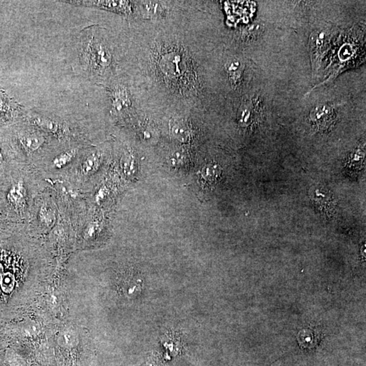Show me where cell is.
<instances>
[{"label": "cell", "instance_id": "obj_1", "mask_svg": "<svg viewBox=\"0 0 366 366\" xmlns=\"http://www.w3.org/2000/svg\"><path fill=\"white\" fill-rule=\"evenodd\" d=\"M32 239H0V323L14 316L39 292L45 273V257Z\"/></svg>", "mask_w": 366, "mask_h": 366}, {"label": "cell", "instance_id": "obj_3", "mask_svg": "<svg viewBox=\"0 0 366 366\" xmlns=\"http://www.w3.org/2000/svg\"><path fill=\"white\" fill-rule=\"evenodd\" d=\"M30 122L35 128L58 139L70 136V127L65 122L57 118L35 113L30 116Z\"/></svg>", "mask_w": 366, "mask_h": 366}, {"label": "cell", "instance_id": "obj_7", "mask_svg": "<svg viewBox=\"0 0 366 366\" xmlns=\"http://www.w3.org/2000/svg\"><path fill=\"white\" fill-rule=\"evenodd\" d=\"M220 170L218 166L208 164L201 168L197 173V182L203 189H209L216 184L220 176Z\"/></svg>", "mask_w": 366, "mask_h": 366}, {"label": "cell", "instance_id": "obj_10", "mask_svg": "<svg viewBox=\"0 0 366 366\" xmlns=\"http://www.w3.org/2000/svg\"><path fill=\"white\" fill-rule=\"evenodd\" d=\"M119 282L118 286L119 290H122L123 294L126 296H136L141 292L142 287V281L138 276L132 273H124V276L118 279Z\"/></svg>", "mask_w": 366, "mask_h": 366}, {"label": "cell", "instance_id": "obj_16", "mask_svg": "<svg viewBox=\"0 0 366 366\" xmlns=\"http://www.w3.org/2000/svg\"><path fill=\"white\" fill-rule=\"evenodd\" d=\"M4 156L3 150H2V147H0V164H2L4 162Z\"/></svg>", "mask_w": 366, "mask_h": 366}, {"label": "cell", "instance_id": "obj_11", "mask_svg": "<svg viewBox=\"0 0 366 366\" xmlns=\"http://www.w3.org/2000/svg\"><path fill=\"white\" fill-rule=\"evenodd\" d=\"M169 129L170 134L176 140L182 143L189 142L191 130L184 120L179 118H172L169 122Z\"/></svg>", "mask_w": 366, "mask_h": 366}, {"label": "cell", "instance_id": "obj_8", "mask_svg": "<svg viewBox=\"0 0 366 366\" xmlns=\"http://www.w3.org/2000/svg\"><path fill=\"white\" fill-rule=\"evenodd\" d=\"M111 99V110L115 116H122L130 107V97L128 91L124 87L118 86L114 89Z\"/></svg>", "mask_w": 366, "mask_h": 366}, {"label": "cell", "instance_id": "obj_9", "mask_svg": "<svg viewBox=\"0 0 366 366\" xmlns=\"http://www.w3.org/2000/svg\"><path fill=\"white\" fill-rule=\"evenodd\" d=\"M334 116L335 113L332 107L326 105H320L312 111L311 120L319 129H326L332 124Z\"/></svg>", "mask_w": 366, "mask_h": 366}, {"label": "cell", "instance_id": "obj_13", "mask_svg": "<svg viewBox=\"0 0 366 366\" xmlns=\"http://www.w3.org/2000/svg\"><path fill=\"white\" fill-rule=\"evenodd\" d=\"M78 150L76 148H71L57 154L51 162L52 169L61 170L68 167L76 159Z\"/></svg>", "mask_w": 366, "mask_h": 366}, {"label": "cell", "instance_id": "obj_6", "mask_svg": "<svg viewBox=\"0 0 366 366\" xmlns=\"http://www.w3.org/2000/svg\"><path fill=\"white\" fill-rule=\"evenodd\" d=\"M74 6L99 8L118 13L126 14L130 11V2L125 1H65Z\"/></svg>", "mask_w": 366, "mask_h": 366}, {"label": "cell", "instance_id": "obj_4", "mask_svg": "<svg viewBox=\"0 0 366 366\" xmlns=\"http://www.w3.org/2000/svg\"><path fill=\"white\" fill-rule=\"evenodd\" d=\"M35 128V127H34ZM41 131L36 128L22 132L18 136V143L28 155H35L47 143V138Z\"/></svg>", "mask_w": 366, "mask_h": 366}, {"label": "cell", "instance_id": "obj_15", "mask_svg": "<svg viewBox=\"0 0 366 366\" xmlns=\"http://www.w3.org/2000/svg\"><path fill=\"white\" fill-rule=\"evenodd\" d=\"M242 66L238 61H232L227 64V72L233 80H238L240 78L242 72Z\"/></svg>", "mask_w": 366, "mask_h": 366}, {"label": "cell", "instance_id": "obj_12", "mask_svg": "<svg viewBox=\"0 0 366 366\" xmlns=\"http://www.w3.org/2000/svg\"><path fill=\"white\" fill-rule=\"evenodd\" d=\"M37 219L41 226L52 228L57 221V213L55 207L49 201H44L39 207Z\"/></svg>", "mask_w": 366, "mask_h": 366}, {"label": "cell", "instance_id": "obj_2", "mask_svg": "<svg viewBox=\"0 0 366 366\" xmlns=\"http://www.w3.org/2000/svg\"><path fill=\"white\" fill-rule=\"evenodd\" d=\"M81 65L84 70L93 71L97 68L108 67L111 56L109 49L103 43L84 33L82 37L80 53Z\"/></svg>", "mask_w": 366, "mask_h": 366}, {"label": "cell", "instance_id": "obj_14", "mask_svg": "<svg viewBox=\"0 0 366 366\" xmlns=\"http://www.w3.org/2000/svg\"><path fill=\"white\" fill-rule=\"evenodd\" d=\"M100 164V157L97 152H90L84 155L81 160L79 172L83 177L90 176L97 170Z\"/></svg>", "mask_w": 366, "mask_h": 366}, {"label": "cell", "instance_id": "obj_5", "mask_svg": "<svg viewBox=\"0 0 366 366\" xmlns=\"http://www.w3.org/2000/svg\"><path fill=\"white\" fill-rule=\"evenodd\" d=\"M29 199V191L26 182L18 179L11 185L8 191L7 200L16 211H24Z\"/></svg>", "mask_w": 366, "mask_h": 366}]
</instances>
